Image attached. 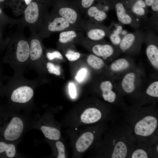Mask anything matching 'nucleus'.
Listing matches in <instances>:
<instances>
[{
  "label": "nucleus",
  "instance_id": "1",
  "mask_svg": "<svg viewBox=\"0 0 158 158\" xmlns=\"http://www.w3.org/2000/svg\"><path fill=\"white\" fill-rule=\"evenodd\" d=\"M17 31L9 38L4 61L9 63L15 74H23L30 68V44L23 27L19 25Z\"/></svg>",
  "mask_w": 158,
  "mask_h": 158
},
{
  "label": "nucleus",
  "instance_id": "2",
  "mask_svg": "<svg viewBox=\"0 0 158 158\" xmlns=\"http://www.w3.org/2000/svg\"><path fill=\"white\" fill-rule=\"evenodd\" d=\"M51 3L52 0H32L25 9L19 25L28 27L30 31L37 32L49 13L48 8Z\"/></svg>",
  "mask_w": 158,
  "mask_h": 158
},
{
  "label": "nucleus",
  "instance_id": "3",
  "mask_svg": "<svg viewBox=\"0 0 158 158\" xmlns=\"http://www.w3.org/2000/svg\"><path fill=\"white\" fill-rule=\"evenodd\" d=\"M38 83L37 79L29 80L25 78L23 74H15L5 86L10 91L11 102L24 104L32 100Z\"/></svg>",
  "mask_w": 158,
  "mask_h": 158
},
{
  "label": "nucleus",
  "instance_id": "4",
  "mask_svg": "<svg viewBox=\"0 0 158 158\" xmlns=\"http://www.w3.org/2000/svg\"><path fill=\"white\" fill-rule=\"evenodd\" d=\"M51 12L64 18L78 31L83 32L82 20L75 0H52Z\"/></svg>",
  "mask_w": 158,
  "mask_h": 158
},
{
  "label": "nucleus",
  "instance_id": "5",
  "mask_svg": "<svg viewBox=\"0 0 158 158\" xmlns=\"http://www.w3.org/2000/svg\"><path fill=\"white\" fill-rule=\"evenodd\" d=\"M70 30H76L64 18L51 12L46 16L42 27L37 33L43 40L49 37L53 33L60 32Z\"/></svg>",
  "mask_w": 158,
  "mask_h": 158
},
{
  "label": "nucleus",
  "instance_id": "6",
  "mask_svg": "<svg viewBox=\"0 0 158 158\" xmlns=\"http://www.w3.org/2000/svg\"><path fill=\"white\" fill-rule=\"evenodd\" d=\"M28 38L30 44V68H33L39 73L40 62L44 56V48L42 39L37 32L30 31Z\"/></svg>",
  "mask_w": 158,
  "mask_h": 158
},
{
  "label": "nucleus",
  "instance_id": "7",
  "mask_svg": "<svg viewBox=\"0 0 158 158\" xmlns=\"http://www.w3.org/2000/svg\"><path fill=\"white\" fill-rule=\"evenodd\" d=\"M93 22L90 20L82 19L81 26L83 32L85 34V37L90 40L97 42L102 40L106 36V29L99 23Z\"/></svg>",
  "mask_w": 158,
  "mask_h": 158
},
{
  "label": "nucleus",
  "instance_id": "8",
  "mask_svg": "<svg viewBox=\"0 0 158 158\" xmlns=\"http://www.w3.org/2000/svg\"><path fill=\"white\" fill-rule=\"evenodd\" d=\"M157 124V120L156 118L151 116H147L136 123L134 132L138 135L149 136L154 132Z\"/></svg>",
  "mask_w": 158,
  "mask_h": 158
},
{
  "label": "nucleus",
  "instance_id": "9",
  "mask_svg": "<svg viewBox=\"0 0 158 158\" xmlns=\"http://www.w3.org/2000/svg\"><path fill=\"white\" fill-rule=\"evenodd\" d=\"M24 127L23 121L20 118L17 116L13 117L4 131L5 139L8 141L18 139L22 133Z\"/></svg>",
  "mask_w": 158,
  "mask_h": 158
},
{
  "label": "nucleus",
  "instance_id": "10",
  "mask_svg": "<svg viewBox=\"0 0 158 158\" xmlns=\"http://www.w3.org/2000/svg\"><path fill=\"white\" fill-rule=\"evenodd\" d=\"M83 40L91 46L90 49L93 54L106 59L111 56L114 53L113 47L110 44H107L96 43L93 44L91 41L87 39L84 35Z\"/></svg>",
  "mask_w": 158,
  "mask_h": 158
},
{
  "label": "nucleus",
  "instance_id": "11",
  "mask_svg": "<svg viewBox=\"0 0 158 158\" xmlns=\"http://www.w3.org/2000/svg\"><path fill=\"white\" fill-rule=\"evenodd\" d=\"M83 33L74 30H65L60 32L58 42L61 45H68L78 42Z\"/></svg>",
  "mask_w": 158,
  "mask_h": 158
},
{
  "label": "nucleus",
  "instance_id": "12",
  "mask_svg": "<svg viewBox=\"0 0 158 158\" xmlns=\"http://www.w3.org/2000/svg\"><path fill=\"white\" fill-rule=\"evenodd\" d=\"M100 88L105 101L111 103L115 101L116 95L113 90V84L111 81L107 80L102 82L100 85Z\"/></svg>",
  "mask_w": 158,
  "mask_h": 158
},
{
  "label": "nucleus",
  "instance_id": "13",
  "mask_svg": "<svg viewBox=\"0 0 158 158\" xmlns=\"http://www.w3.org/2000/svg\"><path fill=\"white\" fill-rule=\"evenodd\" d=\"M102 117L100 111L98 109L90 108L86 109L82 114L80 119L82 121L86 124L92 123L99 120Z\"/></svg>",
  "mask_w": 158,
  "mask_h": 158
},
{
  "label": "nucleus",
  "instance_id": "14",
  "mask_svg": "<svg viewBox=\"0 0 158 158\" xmlns=\"http://www.w3.org/2000/svg\"><path fill=\"white\" fill-rule=\"evenodd\" d=\"M85 13L89 18V20L97 23L102 22L107 16L106 12L93 5L88 8Z\"/></svg>",
  "mask_w": 158,
  "mask_h": 158
},
{
  "label": "nucleus",
  "instance_id": "15",
  "mask_svg": "<svg viewBox=\"0 0 158 158\" xmlns=\"http://www.w3.org/2000/svg\"><path fill=\"white\" fill-rule=\"evenodd\" d=\"M94 136L90 132L85 133L81 136L77 141L75 146L77 151L82 152L85 151L92 143Z\"/></svg>",
  "mask_w": 158,
  "mask_h": 158
},
{
  "label": "nucleus",
  "instance_id": "16",
  "mask_svg": "<svg viewBox=\"0 0 158 158\" xmlns=\"http://www.w3.org/2000/svg\"><path fill=\"white\" fill-rule=\"evenodd\" d=\"M136 75L132 72L127 73L123 77L121 82V87L123 91L127 93H131L135 88Z\"/></svg>",
  "mask_w": 158,
  "mask_h": 158
},
{
  "label": "nucleus",
  "instance_id": "17",
  "mask_svg": "<svg viewBox=\"0 0 158 158\" xmlns=\"http://www.w3.org/2000/svg\"><path fill=\"white\" fill-rule=\"evenodd\" d=\"M146 53L148 59L154 68L158 69V48L154 44H150L147 47Z\"/></svg>",
  "mask_w": 158,
  "mask_h": 158
},
{
  "label": "nucleus",
  "instance_id": "18",
  "mask_svg": "<svg viewBox=\"0 0 158 158\" xmlns=\"http://www.w3.org/2000/svg\"><path fill=\"white\" fill-rule=\"evenodd\" d=\"M116 14L118 20L124 24H129L132 22L130 16L126 12L123 4L120 3L117 4L115 6Z\"/></svg>",
  "mask_w": 158,
  "mask_h": 158
},
{
  "label": "nucleus",
  "instance_id": "19",
  "mask_svg": "<svg viewBox=\"0 0 158 158\" xmlns=\"http://www.w3.org/2000/svg\"><path fill=\"white\" fill-rule=\"evenodd\" d=\"M130 65L129 61L124 58L117 59L110 64V70L114 72H120L127 69Z\"/></svg>",
  "mask_w": 158,
  "mask_h": 158
},
{
  "label": "nucleus",
  "instance_id": "20",
  "mask_svg": "<svg viewBox=\"0 0 158 158\" xmlns=\"http://www.w3.org/2000/svg\"><path fill=\"white\" fill-rule=\"evenodd\" d=\"M41 129L44 136L51 140H58L60 138L61 134L58 129L54 127L42 126Z\"/></svg>",
  "mask_w": 158,
  "mask_h": 158
},
{
  "label": "nucleus",
  "instance_id": "21",
  "mask_svg": "<svg viewBox=\"0 0 158 158\" xmlns=\"http://www.w3.org/2000/svg\"><path fill=\"white\" fill-rule=\"evenodd\" d=\"M127 153V147L123 142L119 141L116 144L111 156L112 158H124Z\"/></svg>",
  "mask_w": 158,
  "mask_h": 158
},
{
  "label": "nucleus",
  "instance_id": "22",
  "mask_svg": "<svg viewBox=\"0 0 158 158\" xmlns=\"http://www.w3.org/2000/svg\"><path fill=\"white\" fill-rule=\"evenodd\" d=\"M87 61L92 68L96 70L101 69L104 67V64L103 59L94 54H91L88 55Z\"/></svg>",
  "mask_w": 158,
  "mask_h": 158
},
{
  "label": "nucleus",
  "instance_id": "23",
  "mask_svg": "<svg viewBox=\"0 0 158 158\" xmlns=\"http://www.w3.org/2000/svg\"><path fill=\"white\" fill-rule=\"evenodd\" d=\"M135 40L134 34L131 33L127 34L121 40L119 44L120 48L123 51L127 50L133 45Z\"/></svg>",
  "mask_w": 158,
  "mask_h": 158
},
{
  "label": "nucleus",
  "instance_id": "24",
  "mask_svg": "<svg viewBox=\"0 0 158 158\" xmlns=\"http://www.w3.org/2000/svg\"><path fill=\"white\" fill-rule=\"evenodd\" d=\"M4 152H5L8 157H13L16 153V147L12 144H7L3 142H0V153Z\"/></svg>",
  "mask_w": 158,
  "mask_h": 158
},
{
  "label": "nucleus",
  "instance_id": "25",
  "mask_svg": "<svg viewBox=\"0 0 158 158\" xmlns=\"http://www.w3.org/2000/svg\"><path fill=\"white\" fill-rule=\"evenodd\" d=\"M146 6L145 3L142 0H138L133 5L132 10L134 13L138 15L143 16L145 13L144 8Z\"/></svg>",
  "mask_w": 158,
  "mask_h": 158
},
{
  "label": "nucleus",
  "instance_id": "26",
  "mask_svg": "<svg viewBox=\"0 0 158 158\" xmlns=\"http://www.w3.org/2000/svg\"><path fill=\"white\" fill-rule=\"evenodd\" d=\"M80 13H85L92 6L95 0H75Z\"/></svg>",
  "mask_w": 158,
  "mask_h": 158
},
{
  "label": "nucleus",
  "instance_id": "27",
  "mask_svg": "<svg viewBox=\"0 0 158 158\" xmlns=\"http://www.w3.org/2000/svg\"><path fill=\"white\" fill-rule=\"evenodd\" d=\"M146 93L153 97H158V81H154L151 83L147 88Z\"/></svg>",
  "mask_w": 158,
  "mask_h": 158
},
{
  "label": "nucleus",
  "instance_id": "28",
  "mask_svg": "<svg viewBox=\"0 0 158 158\" xmlns=\"http://www.w3.org/2000/svg\"><path fill=\"white\" fill-rule=\"evenodd\" d=\"M65 56L67 59L70 61H75L80 57V53L71 48H68L66 50Z\"/></svg>",
  "mask_w": 158,
  "mask_h": 158
},
{
  "label": "nucleus",
  "instance_id": "29",
  "mask_svg": "<svg viewBox=\"0 0 158 158\" xmlns=\"http://www.w3.org/2000/svg\"><path fill=\"white\" fill-rule=\"evenodd\" d=\"M46 67L49 73H50L57 75H59L61 74L60 67L58 65L49 62L46 64Z\"/></svg>",
  "mask_w": 158,
  "mask_h": 158
},
{
  "label": "nucleus",
  "instance_id": "30",
  "mask_svg": "<svg viewBox=\"0 0 158 158\" xmlns=\"http://www.w3.org/2000/svg\"><path fill=\"white\" fill-rule=\"evenodd\" d=\"M47 58L50 61H52L55 59L62 60L63 57L61 53L57 50L48 51L46 53Z\"/></svg>",
  "mask_w": 158,
  "mask_h": 158
},
{
  "label": "nucleus",
  "instance_id": "31",
  "mask_svg": "<svg viewBox=\"0 0 158 158\" xmlns=\"http://www.w3.org/2000/svg\"><path fill=\"white\" fill-rule=\"evenodd\" d=\"M56 145L58 150V154L57 158H66L64 145L61 142L58 141L56 143Z\"/></svg>",
  "mask_w": 158,
  "mask_h": 158
},
{
  "label": "nucleus",
  "instance_id": "32",
  "mask_svg": "<svg viewBox=\"0 0 158 158\" xmlns=\"http://www.w3.org/2000/svg\"><path fill=\"white\" fill-rule=\"evenodd\" d=\"M132 158H147L148 157L147 152L144 150L138 149L135 150L132 154Z\"/></svg>",
  "mask_w": 158,
  "mask_h": 158
},
{
  "label": "nucleus",
  "instance_id": "33",
  "mask_svg": "<svg viewBox=\"0 0 158 158\" xmlns=\"http://www.w3.org/2000/svg\"><path fill=\"white\" fill-rule=\"evenodd\" d=\"M87 73V70L85 68H81L75 76L76 80L78 82L82 81L85 78Z\"/></svg>",
  "mask_w": 158,
  "mask_h": 158
},
{
  "label": "nucleus",
  "instance_id": "34",
  "mask_svg": "<svg viewBox=\"0 0 158 158\" xmlns=\"http://www.w3.org/2000/svg\"><path fill=\"white\" fill-rule=\"evenodd\" d=\"M109 38L111 43L115 45H119L121 40L119 34L114 32L110 35Z\"/></svg>",
  "mask_w": 158,
  "mask_h": 158
},
{
  "label": "nucleus",
  "instance_id": "35",
  "mask_svg": "<svg viewBox=\"0 0 158 158\" xmlns=\"http://www.w3.org/2000/svg\"><path fill=\"white\" fill-rule=\"evenodd\" d=\"M68 89L70 95L73 98H74L76 95L75 86L73 83H70L68 85Z\"/></svg>",
  "mask_w": 158,
  "mask_h": 158
},
{
  "label": "nucleus",
  "instance_id": "36",
  "mask_svg": "<svg viewBox=\"0 0 158 158\" xmlns=\"http://www.w3.org/2000/svg\"><path fill=\"white\" fill-rule=\"evenodd\" d=\"M152 10L155 11H158V0H155L151 5Z\"/></svg>",
  "mask_w": 158,
  "mask_h": 158
},
{
  "label": "nucleus",
  "instance_id": "37",
  "mask_svg": "<svg viewBox=\"0 0 158 158\" xmlns=\"http://www.w3.org/2000/svg\"><path fill=\"white\" fill-rule=\"evenodd\" d=\"M155 0H145V3L147 6H151Z\"/></svg>",
  "mask_w": 158,
  "mask_h": 158
},
{
  "label": "nucleus",
  "instance_id": "38",
  "mask_svg": "<svg viewBox=\"0 0 158 158\" xmlns=\"http://www.w3.org/2000/svg\"><path fill=\"white\" fill-rule=\"evenodd\" d=\"M122 27L121 26H119L117 27V29L114 32V33H115L119 34L122 32Z\"/></svg>",
  "mask_w": 158,
  "mask_h": 158
},
{
  "label": "nucleus",
  "instance_id": "39",
  "mask_svg": "<svg viewBox=\"0 0 158 158\" xmlns=\"http://www.w3.org/2000/svg\"><path fill=\"white\" fill-rule=\"evenodd\" d=\"M24 3L26 7L32 1V0H21Z\"/></svg>",
  "mask_w": 158,
  "mask_h": 158
},
{
  "label": "nucleus",
  "instance_id": "40",
  "mask_svg": "<svg viewBox=\"0 0 158 158\" xmlns=\"http://www.w3.org/2000/svg\"><path fill=\"white\" fill-rule=\"evenodd\" d=\"M1 79V73L0 70V87L3 86L2 85Z\"/></svg>",
  "mask_w": 158,
  "mask_h": 158
},
{
  "label": "nucleus",
  "instance_id": "41",
  "mask_svg": "<svg viewBox=\"0 0 158 158\" xmlns=\"http://www.w3.org/2000/svg\"><path fill=\"white\" fill-rule=\"evenodd\" d=\"M3 14V13L2 12V11L1 9V8L0 7V15H2Z\"/></svg>",
  "mask_w": 158,
  "mask_h": 158
},
{
  "label": "nucleus",
  "instance_id": "42",
  "mask_svg": "<svg viewBox=\"0 0 158 158\" xmlns=\"http://www.w3.org/2000/svg\"><path fill=\"white\" fill-rule=\"evenodd\" d=\"M5 0H0V3L3 2Z\"/></svg>",
  "mask_w": 158,
  "mask_h": 158
},
{
  "label": "nucleus",
  "instance_id": "43",
  "mask_svg": "<svg viewBox=\"0 0 158 158\" xmlns=\"http://www.w3.org/2000/svg\"><path fill=\"white\" fill-rule=\"evenodd\" d=\"M158 145H157V148H156V149H157V151H158Z\"/></svg>",
  "mask_w": 158,
  "mask_h": 158
},
{
  "label": "nucleus",
  "instance_id": "44",
  "mask_svg": "<svg viewBox=\"0 0 158 158\" xmlns=\"http://www.w3.org/2000/svg\"><path fill=\"white\" fill-rule=\"evenodd\" d=\"M1 32H0V39L1 37Z\"/></svg>",
  "mask_w": 158,
  "mask_h": 158
}]
</instances>
